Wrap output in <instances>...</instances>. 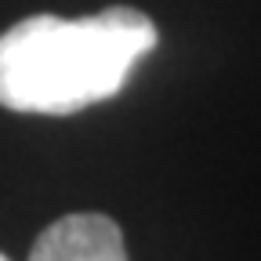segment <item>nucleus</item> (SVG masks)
<instances>
[{"mask_svg": "<svg viewBox=\"0 0 261 261\" xmlns=\"http://www.w3.org/2000/svg\"><path fill=\"white\" fill-rule=\"evenodd\" d=\"M152 47V18L127 4L87 18L29 15L0 33V106L37 116L80 113L113 98Z\"/></svg>", "mask_w": 261, "mask_h": 261, "instance_id": "f257e3e1", "label": "nucleus"}, {"mask_svg": "<svg viewBox=\"0 0 261 261\" xmlns=\"http://www.w3.org/2000/svg\"><path fill=\"white\" fill-rule=\"evenodd\" d=\"M29 261H127L123 232L109 214H65L37 236Z\"/></svg>", "mask_w": 261, "mask_h": 261, "instance_id": "f03ea898", "label": "nucleus"}, {"mask_svg": "<svg viewBox=\"0 0 261 261\" xmlns=\"http://www.w3.org/2000/svg\"><path fill=\"white\" fill-rule=\"evenodd\" d=\"M0 261H8V257H4V254H0Z\"/></svg>", "mask_w": 261, "mask_h": 261, "instance_id": "7ed1b4c3", "label": "nucleus"}]
</instances>
